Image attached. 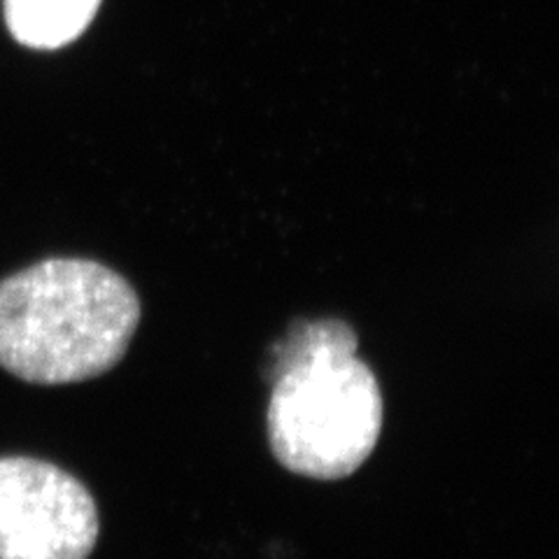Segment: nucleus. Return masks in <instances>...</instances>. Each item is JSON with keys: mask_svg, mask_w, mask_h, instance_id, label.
Masks as SVG:
<instances>
[{"mask_svg": "<svg viewBox=\"0 0 559 559\" xmlns=\"http://www.w3.org/2000/svg\"><path fill=\"white\" fill-rule=\"evenodd\" d=\"M343 320L296 322L271 347L266 425L275 460L292 474L341 480L371 457L382 429V394L357 357Z\"/></svg>", "mask_w": 559, "mask_h": 559, "instance_id": "nucleus-1", "label": "nucleus"}, {"mask_svg": "<svg viewBox=\"0 0 559 559\" xmlns=\"http://www.w3.org/2000/svg\"><path fill=\"white\" fill-rule=\"evenodd\" d=\"M138 324L129 280L92 259H45L0 283V366L33 384L108 373Z\"/></svg>", "mask_w": 559, "mask_h": 559, "instance_id": "nucleus-2", "label": "nucleus"}, {"mask_svg": "<svg viewBox=\"0 0 559 559\" xmlns=\"http://www.w3.org/2000/svg\"><path fill=\"white\" fill-rule=\"evenodd\" d=\"M96 501L68 471L33 457H0V559H90Z\"/></svg>", "mask_w": 559, "mask_h": 559, "instance_id": "nucleus-3", "label": "nucleus"}, {"mask_svg": "<svg viewBox=\"0 0 559 559\" xmlns=\"http://www.w3.org/2000/svg\"><path fill=\"white\" fill-rule=\"evenodd\" d=\"M100 0H5L14 40L33 49H59L86 31Z\"/></svg>", "mask_w": 559, "mask_h": 559, "instance_id": "nucleus-4", "label": "nucleus"}]
</instances>
